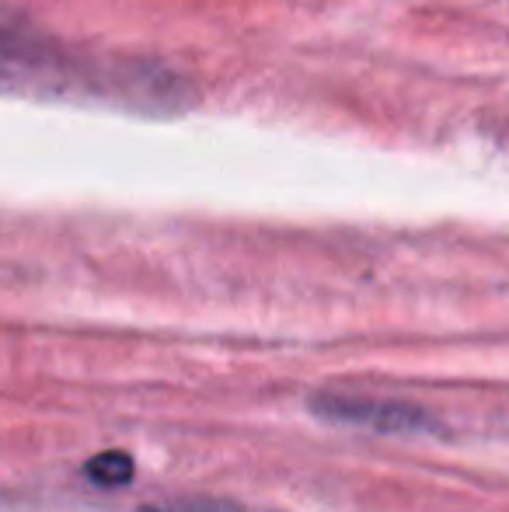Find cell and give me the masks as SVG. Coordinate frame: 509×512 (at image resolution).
Segmentation results:
<instances>
[{
    "label": "cell",
    "mask_w": 509,
    "mask_h": 512,
    "mask_svg": "<svg viewBox=\"0 0 509 512\" xmlns=\"http://www.w3.org/2000/svg\"><path fill=\"white\" fill-rule=\"evenodd\" d=\"M150 512H234L231 506H206V502H189V506H164V509H150Z\"/></svg>",
    "instance_id": "cell-4"
},
{
    "label": "cell",
    "mask_w": 509,
    "mask_h": 512,
    "mask_svg": "<svg viewBox=\"0 0 509 512\" xmlns=\"http://www.w3.org/2000/svg\"><path fill=\"white\" fill-rule=\"evenodd\" d=\"M133 460L129 453H119V450H105L98 457L88 460V478L98 481V485H126L133 478Z\"/></svg>",
    "instance_id": "cell-3"
},
{
    "label": "cell",
    "mask_w": 509,
    "mask_h": 512,
    "mask_svg": "<svg viewBox=\"0 0 509 512\" xmlns=\"http://www.w3.org/2000/svg\"><path fill=\"white\" fill-rule=\"evenodd\" d=\"M0 91L32 98H105L133 108H178L185 88L168 70L147 63H102L81 56L46 32L0 11Z\"/></svg>",
    "instance_id": "cell-1"
},
{
    "label": "cell",
    "mask_w": 509,
    "mask_h": 512,
    "mask_svg": "<svg viewBox=\"0 0 509 512\" xmlns=\"http://www.w3.org/2000/svg\"><path fill=\"white\" fill-rule=\"evenodd\" d=\"M314 411L332 418V422L363 425V429H381V432L426 429V415L408 405H381V401H363V398H325V401H314Z\"/></svg>",
    "instance_id": "cell-2"
}]
</instances>
